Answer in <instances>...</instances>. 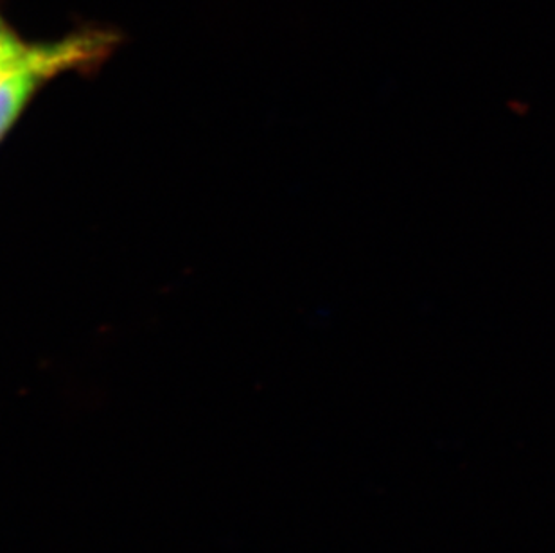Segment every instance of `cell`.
<instances>
[{
  "label": "cell",
  "instance_id": "7a4b0ae2",
  "mask_svg": "<svg viewBox=\"0 0 555 553\" xmlns=\"http://www.w3.org/2000/svg\"><path fill=\"white\" fill-rule=\"evenodd\" d=\"M31 48L33 43L24 42L0 16V76L18 65Z\"/></svg>",
  "mask_w": 555,
  "mask_h": 553
},
{
  "label": "cell",
  "instance_id": "6da1fadb",
  "mask_svg": "<svg viewBox=\"0 0 555 553\" xmlns=\"http://www.w3.org/2000/svg\"><path fill=\"white\" fill-rule=\"evenodd\" d=\"M105 33H81L53 43H33L18 65L0 76V141L35 100L38 90L60 74L98 62L111 51Z\"/></svg>",
  "mask_w": 555,
  "mask_h": 553
}]
</instances>
